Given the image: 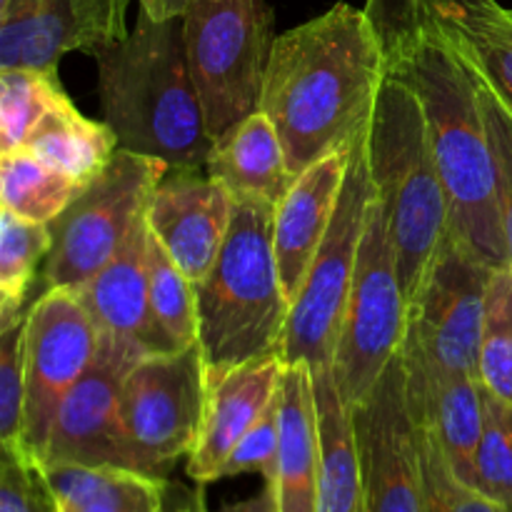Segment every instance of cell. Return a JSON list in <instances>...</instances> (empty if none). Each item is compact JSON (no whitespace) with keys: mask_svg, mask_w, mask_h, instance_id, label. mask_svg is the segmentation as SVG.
Masks as SVG:
<instances>
[{"mask_svg":"<svg viewBox=\"0 0 512 512\" xmlns=\"http://www.w3.org/2000/svg\"><path fill=\"white\" fill-rule=\"evenodd\" d=\"M365 10L383 40L388 75L403 80L423 105L448 193L450 233L490 268H505L508 243L478 75L408 0H368Z\"/></svg>","mask_w":512,"mask_h":512,"instance_id":"6da1fadb","label":"cell"},{"mask_svg":"<svg viewBox=\"0 0 512 512\" xmlns=\"http://www.w3.org/2000/svg\"><path fill=\"white\" fill-rule=\"evenodd\" d=\"M388 58L368 10L335 3L275 38L260 110L273 120L293 175L353 148L368 130Z\"/></svg>","mask_w":512,"mask_h":512,"instance_id":"7a4b0ae2","label":"cell"},{"mask_svg":"<svg viewBox=\"0 0 512 512\" xmlns=\"http://www.w3.org/2000/svg\"><path fill=\"white\" fill-rule=\"evenodd\" d=\"M93 58L105 123L120 148L168 168H205L213 138L190 75L183 15L155 20L140 10L128 38Z\"/></svg>","mask_w":512,"mask_h":512,"instance_id":"3957f363","label":"cell"},{"mask_svg":"<svg viewBox=\"0 0 512 512\" xmlns=\"http://www.w3.org/2000/svg\"><path fill=\"white\" fill-rule=\"evenodd\" d=\"M273 213L235 203L223 250L210 273L195 283L198 343L210 383L283 350L290 300L275 260Z\"/></svg>","mask_w":512,"mask_h":512,"instance_id":"277c9868","label":"cell"},{"mask_svg":"<svg viewBox=\"0 0 512 512\" xmlns=\"http://www.w3.org/2000/svg\"><path fill=\"white\" fill-rule=\"evenodd\" d=\"M365 153L410 303L450 233V208L423 105L403 80L385 78L365 130Z\"/></svg>","mask_w":512,"mask_h":512,"instance_id":"5b68a950","label":"cell"},{"mask_svg":"<svg viewBox=\"0 0 512 512\" xmlns=\"http://www.w3.org/2000/svg\"><path fill=\"white\" fill-rule=\"evenodd\" d=\"M190 75L210 138L260 110L275 45V15L265 0H193L183 15Z\"/></svg>","mask_w":512,"mask_h":512,"instance_id":"8992f818","label":"cell"},{"mask_svg":"<svg viewBox=\"0 0 512 512\" xmlns=\"http://www.w3.org/2000/svg\"><path fill=\"white\" fill-rule=\"evenodd\" d=\"M168 163L120 148L98 180L50 223L53 250L40 273L45 290H80L93 280L148 215L150 198L168 173Z\"/></svg>","mask_w":512,"mask_h":512,"instance_id":"52a82bcc","label":"cell"},{"mask_svg":"<svg viewBox=\"0 0 512 512\" xmlns=\"http://www.w3.org/2000/svg\"><path fill=\"white\" fill-rule=\"evenodd\" d=\"M408 310L388 220L373 195L333 360L335 383L350 408L373 393L398 358L408 333Z\"/></svg>","mask_w":512,"mask_h":512,"instance_id":"ba28073f","label":"cell"},{"mask_svg":"<svg viewBox=\"0 0 512 512\" xmlns=\"http://www.w3.org/2000/svg\"><path fill=\"white\" fill-rule=\"evenodd\" d=\"M373 195L363 133L350 150L348 175L328 235L310 265L298 300L290 308L280 350L285 365L308 363L310 370L333 368Z\"/></svg>","mask_w":512,"mask_h":512,"instance_id":"9c48e42d","label":"cell"},{"mask_svg":"<svg viewBox=\"0 0 512 512\" xmlns=\"http://www.w3.org/2000/svg\"><path fill=\"white\" fill-rule=\"evenodd\" d=\"M208 390L200 343L135 360L120 395L130 468L168 478L175 463L188 458L198 443Z\"/></svg>","mask_w":512,"mask_h":512,"instance_id":"30bf717a","label":"cell"},{"mask_svg":"<svg viewBox=\"0 0 512 512\" xmlns=\"http://www.w3.org/2000/svg\"><path fill=\"white\" fill-rule=\"evenodd\" d=\"M100 328L70 290H45L33 300L25 328V455L40 468L50 428L65 395L100 350Z\"/></svg>","mask_w":512,"mask_h":512,"instance_id":"8fae6325","label":"cell"},{"mask_svg":"<svg viewBox=\"0 0 512 512\" xmlns=\"http://www.w3.org/2000/svg\"><path fill=\"white\" fill-rule=\"evenodd\" d=\"M488 263L448 233L410 300L408 333L430 360L478 378L480 333L490 283Z\"/></svg>","mask_w":512,"mask_h":512,"instance_id":"7c38bea8","label":"cell"},{"mask_svg":"<svg viewBox=\"0 0 512 512\" xmlns=\"http://www.w3.org/2000/svg\"><path fill=\"white\" fill-rule=\"evenodd\" d=\"M353 420L363 465L365 512H425L418 423L408 403L400 353L373 393L355 405Z\"/></svg>","mask_w":512,"mask_h":512,"instance_id":"4fadbf2b","label":"cell"},{"mask_svg":"<svg viewBox=\"0 0 512 512\" xmlns=\"http://www.w3.org/2000/svg\"><path fill=\"white\" fill-rule=\"evenodd\" d=\"M143 353L110 335L100 338V350L83 378L65 395L50 428L40 468L50 465H90V468H130L125 445L120 395L130 365ZM133 470V468H130Z\"/></svg>","mask_w":512,"mask_h":512,"instance_id":"5bb4252c","label":"cell"},{"mask_svg":"<svg viewBox=\"0 0 512 512\" xmlns=\"http://www.w3.org/2000/svg\"><path fill=\"white\" fill-rule=\"evenodd\" d=\"M130 0H3L0 68L58 70L73 50H95L128 38Z\"/></svg>","mask_w":512,"mask_h":512,"instance_id":"9a60e30c","label":"cell"},{"mask_svg":"<svg viewBox=\"0 0 512 512\" xmlns=\"http://www.w3.org/2000/svg\"><path fill=\"white\" fill-rule=\"evenodd\" d=\"M233 195L205 168H170L148 205V225L193 283L218 260L233 223Z\"/></svg>","mask_w":512,"mask_h":512,"instance_id":"2e32d148","label":"cell"},{"mask_svg":"<svg viewBox=\"0 0 512 512\" xmlns=\"http://www.w3.org/2000/svg\"><path fill=\"white\" fill-rule=\"evenodd\" d=\"M400 360L415 423L433 430L455 473L473 485L475 450L483 433V383L475 375L435 363L408 338Z\"/></svg>","mask_w":512,"mask_h":512,"instance_id":"e0dca14e","label":"cell"},{"mask_svg":"<svg viewBox=\"0 0 512 512\" xmlns=\"http://www.w3.org/2000/svg\"><path fill=\"white\" fill-rule=\"evenodd\" d=\"M350 150L328 155L295 175L273 213L275 260L290 308L298 300L310 265L333 223L340 190L348 175Z\"/></svg>","mask_w":512,"mask_h":512,"instance_id":"ac0fdd59","label":"cell"},{"mask_svg":"<svg viewBox=\"0 0 512 512\" xmlns=\"http://www.w3.org/2000/svg\"><path fill=\"white\" fill-rule=\"evenodd\" d=\"M283 373V358L275 355L233 368L223 378L210 383L198 443L185 465L190 480L198 485L220 480V470L235 445L278 398Z\"/></svg>","mask_w":512,"mask_h":512,"instance_id":"d6986e66","label":"cell"},{"mask_svg":"<svg viewBox=\"0 0 512 512\" xmlns=\"http://www.w3.org/2000/svg\"><path fill=\"white\" fill-rule=\"evenodd\" d=\"M73 293V290H70ZM100 333L133 345L138 353H173L150 313V225L138 223L120 253L75 290Z\"/></svg>","mask_w":512,"mask_h":512,"instance_id":"ffe728a7","label":"cell"},{"mask_svg":"<svg viewBox=\"0 0 512 512\" xmlns=\"http://www.w3.org/2000/svg\"><path fill=\"white\" fill-rule=\"evenodd\" d=\"M205 170L233 195L235 203L270 210L278 208L295 178L283 140L263 110H255L213 140Z\"/></svg>","mask_w":512,"mask_h":512,"instance_id":"44dd1931","label":"cell"},{"mask_svg":"<svg viewBox=\"0 0 512 512\" xmlns=\"http://www.w3.org/2000/svg\"><path fill=\"white\" fill-rule=\"evenodd\" d=\"M273 483L280 512H320V443L313 370L285 365L280 383V453Z\"/></svg>","mask_w":512,"mask_h":512,"instance_id":"7402d4cb","label":"cell"},{"mask_svg":"<svg viewBox=\"0 0 512 512\" xmlns=\"http://www.w3.org/2000/svg\"><path fill=\"white\" fill-rule=\"evenodd\" d=\"M440 30L512 113V10L498 0H408Z\"/></svg>","mask_w":512,"mask_h":512,"instance_id":"603a6c76","label":"cell"},{"mask_svg":"<svg viewBox=\"0 0 512 512\" xmlns=\"http://www.w3.org/2000/svg\"><path fill=\"white\" fill-rule=\"evenodd\" d=\"M313 388L320 443V512H365L353 408L345 403L333 368L313 370Z\"/></svg>","mask_w":512,"mask_h":512,"instance_id":"cb8c5ba5","label":"cell"},{"mask_svg":"<svg viewBox=\"0 0 512 512\" xmlns=\"http://www.w3.org/2000/svg\"><path fill=\"white\" fill-rule=\"evenodd\" d=\"M55 512H165L168 478L130 468L50 465L43 468Z\"/></svg>","mask_w":512,"mask_h":512,"instance_id":"d4e9b609","label":"cell"},{"mask_svg":"<svg viewBox=\"0 0 512 512\" xmlns=\"http://www.w3.org/2000/svg\"><path fill=\"white\" fill-rule=\"evenodd\" d=\"M20 148L38 155L85 190L108 170L120 143L105 120L98 123L85 118L73 100H68L50 110Z\"/></svg>","mask_w":512,"mask_h":512,"instance_id":"484cf974","label":"cell"},{"mask_svg":"<svg viewBox=\"0 0 512 512\" xmlns=\"http://www.w3.org/2000/svg\"><path fill=\"white\" fill-rule=\"evenodd\" d=\"M53 250V230L0 208V333L28 315V295Z\"/></svg>","mask_w":512,"mask_h":512,"instance_id":"4316f807","label":"cell"},{"mask_svg":"<svg viewBox=\"0 0 512 512\" xmlns=\"http://www.w3.org/2000/svg\"><path fill=\"white\" fill-rule=\"evenodd\" d=\"M83 193L75 180L25 148L0 153V208L50 225Z\"/></svg>","mask_w":512,"mask_h":512,"instance_id":"83f0119b","label":"cell"},{"mask_svg":"<svg viewBox=\"0 0 512 512\" xmlns=\"http://www.w3.org/2000/svg\"><path fill=\"white\" fill-rule=\"evenodd\" d=\"M68 100L58 70L0 68V153L20 148L35 125Z\"/></svg>","mask_w":512,"mask_h":512,"instance_id":"f1b7e54d","label":"cell"},{"mask_svg":"<svg viewBox=\"0 0 512 512\" xmlns=\"http://www.w3.org/2000/svg\"><path fill=\"white\" fill-rule=\"evenodd\" d=\"M150 313L170 350L198 343V298L195 283L180 270L150 230Z\"/></svg>","mask_w":512,"mask_h":512,"instance_id":"f546056e","label":"cell"},{"mask_svg":"<svg viewBox=\"0 0 512 512\" xmlns=\"http://www.w3.org/2000/svg\"><path fill=\"white\" fill-rule=\"evenodd\" d=\"M478 378L490 393L512 403V268H493L480 333Z\"/></svg>","mask_w":512,"mask_h":512,"instance_id":"4dcf8cb0","label":"cell"},{"mask_svg":"<svg viewBox=\"0 0 512 512\" xmlns=\"http://www.w3.org/2000/svg\"><path fill=\"white\" fill-rule=\"evenodd\" d=\"M473 485L500 505H512V403L483 385V433L475 450Z\"/></svg>","mask_w":512,"mask_h":512,"instance_id":"1f68e13d","label":"cell"},{"mask_svg":"<svg viewBox=\"0 0 512 512\" xmlns=\"http://www.w3.org/2000/svg\"><path fill=\"white\" fill-rule=\"evenodd\" d=\"M418 445L425 512H508L505 505L495 503L455 473L438 438L425 425H418Z\"/></svg>","mask_w":512,"mask_h":512,"instance_id":"d6a6232c","label":"cell"},{"mask_svg":"<svg viewBox=\"0 0 512 512\" xmlns=\"http://www.w3.org/2000/svg\"><path fill=\"white\" fill-rule=\"evenodd\" d=\"M25 328L28 315L0 333V445L3 453L25 455Z\"/></svg>","mask_w":512,"mask_h":512,"instance_id":"836d02e7","label":"cell"},{"mask_svg":"<svg viewBox=\"0 0 512 512\" xmlns=\"http://www.w3.org/2000/svg\"><path fill=\"white\" fill-rule=\"evenodd\" d=\"M478 85H480V108H483L490 148H493L500 215H503L505 243H508V263L512 268V113L508 110V105L495 95V90L490 88L480 75H478Z\"/></svg>","mask_w":512,"mask_h":512,"instance_id":"e575fe53","label":"cell"},{"mask_svg":"<svg viewBox=\"0 0 512 512\" xmlns=\"http://www.w3.org/2000/svg\"><path fill=\"white\" fill-rule=\"evenodd\" d=\"M278 453H280V393L273 403L265 408L253 423V428L243 435L233 453L225 460L223 470H220V480L235 478V475L260 473L263 480H270L278 468Z\"/></svg>","mask_w":512,"mask_h":512,"instance_id":"d590c367","label":"cell"},{"mask_svg":"<svg viewBox=\"0 0 512 512\" xmlns=\"http://www.w3.org/2000/svg\"><path fill=\"white\" fill-rule=\"evenodd\" d=\"M0 512H55L43 468L3 453L0 465Z\"/></svg>","mask_w":512,"mask_h":512,"instance_id":"8d00e7d4","label":"cell"},{"mask_svg":"<svg viewBox=\"0 0 512 512\" xmlns=\"http://www.w3.org/2000/svg\"><path fill=\"white\" fill-rule=\"evenodd\" d=\"M218 512H280V505L273 483H265L260 493L250 495V498L245 500H238V503L233 505H225V508Z\"/></svg>","mask_w":512,"mask_h":512,"instance_id":"74e56055","label":"cell"},{"mask_svg":"<svg viewBox=\"0 0 512 512\" xmlns=\"http://www.w3.org/2000/svg\"><path fill=\"white\" fill-rule=\"evenodd\" d=\"M140 10L150 15L155 20H168V18H180L185 15V10L190 8L193 0H138Z\"/></svg>","mask_w":512,"mask_h":512,"instance_id":"f35d334b","label":"cell"},{"mask_svg":"<svg viewBox=\"0 0 512 512\" xmlns=\"http://www.w3.org/2000/svg\"><path fill=\"white\" fill-rule=\"evenodd\" d=\"M198 510H200V493H195V495H190L185 503H180L173 512H198Z\"/></svg>","mask_w":512,"mask_h":512,"instance_id":"ab89813d","label":"cell"},{"mask_svg":"<svg viewBox=\"0 0 512 512\" xmlns=\"http://www.w3.org/2000/svg\"><path fill=\"white\" fill-rule=\"evenodd\" d=\"M198 512H208V510H205V503H203V498H200V510Z\"/></svg>","mask_w":512,"mask_h":512,"instance_id":"60d3db41","label":"cell"},{"mask_svg":"<svg viewBox=\"0 0 512 512\" xmlns=\"http://www.w3.org/2000/svg\"><path fill=\"white\" fill-rule=\"evenodd\" d=\"M508 512H512V505H508Z\"/></svg>","mask_w":512,"mask_h":512,"instance_id":"b9f144b4","label":"cell"},{"mask_svg":"<svg viewBox=\"0 0 512 512\" xmlns=\"http://www.w3.org/2000/svg\"><path fill=\"white\" fill-rule=\"evenodd\" d=\"M0 3H3V0H0Z\"/></svg>","mask_w":512,"mask_h":512,"instance_id":"7bdbcfd3","label":"cell"}]
</instances>
